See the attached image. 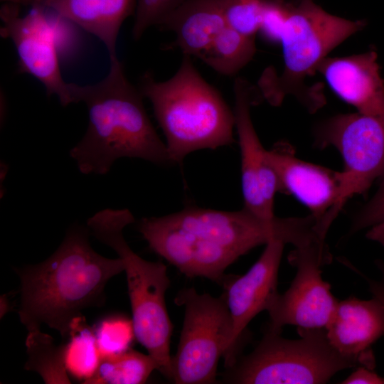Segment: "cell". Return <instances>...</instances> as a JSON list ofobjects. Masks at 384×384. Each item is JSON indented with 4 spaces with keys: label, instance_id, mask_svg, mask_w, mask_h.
Segmentation results:
<instances>
[{
    "label": "cell",
    "instance_id": "1",
    "mask_svg": "<svg viewBox=\"0 0 384 384\" xmlns=\"http://www.w3.org/2000/svg\"><path fill=\"white\" fill-rule=\"evenodd\" d=\"M316 220L306 217H260L242 208L224 211L186 208L143 218L138 229L149 247L188 277L223 284L225 270L252 249L271 241L306 245L316 238Z\"/></svg>",
    "mask_w": 384,
    "mask_h": 384
},
{
    "label": "cell",
    "instance_id": "2",
    "mask_svg": "<svg viewBox=\"0 0 384 384\" xmlns=\"http://www.w3.org/2000/svg\"><path fill=\"white\" fill-rule=\"evenodd\" d=\"M89 233L84 227H70L48 259L17 270L18 315L28 331L46 324L68 337L71 324L83 309L104 305L105 286L124 272V264L119 257L110 259L95 252Z\"/></svg>",
    "mask_w": 384,
    "mask_h": 384
},
{
    "label": "cell",
    "instance_id": "3",
    "mask_svg": "<svg viewBox=\"0 0 384 384\" xmlns=\"http://www.w3.org/2000/svg\"><path fill=\"white\" fill-rule=\"evenodd\" d=\"M73 103L84 102L89 117L82 139L70 155L84 174L105 175L120 158L172 164L143 103L144 96L127 79L118 58L95 84L69 83Z\"/></svg>",
    "mask_w": 384,
    "mask_h": 384
},
{
    "label": "cell",
    "instance_id": "4",
    "mask_svg": "<svg viewBox=\"0 0 384 384\" xmlns=\"http://www.w3.org/2000/svg\"><path fill=\"white\" fill-rule=\"evenodd\" d=\"M191 56L183 55L175 74L157 81L150 72L139 90L153 107L172 164L191 153L233 144L235 114L218 91L201 76Z\"/></svg>",
    "mask_w": 384,
    "mask_h": 384
},
{
    "label": "cell",
    "instance_id": "5",
    "mask_svg": "<svg viewBox=\"0 0 384 384\" xmlns=\"http://www.w3.org/2000/svg\"><path fill=\"white\" fill-rule=\"evenodd\" d=\"M364 21H351L330 14L314 0L287 2V15L279 43L282 46L284 67L281 74L264 73L258 82L262 99L279 105L292 95L311 113L326 102L319 85H306L327 54L348 37L361 31Z\"/></svg>",
    "mask_w": 384,
    "mask_h": 384
},
{
    "label": "cell",
    "instance_id": "6",
    "mask_svg": "<svg viewBox=\"0 0 384 384\" xmlns=\"http://www.w3.org/2000/svg\"><path fill=\"white\" fill-rule=\"evenodd\" d=\"M134 221L128 209L107 208L90 217L87 225L96 239L114 250L122 260L134 338L154 359L157 370L171 380L173 325L165 302L170 280L164 263L142 258L125 240L123 230Z\"/></svg>",
    "mask_w": 384,
    "mask_h": 384
},
{
    "label": "cell",
    "instance_id": "7",
    "mask_svg": "<svg viewBox=\"0 0 384 384\" xmlns=\"http://www.w3.org/2000/svg\"><path fill=\"white\" fill-rule=\"evenodd\" d=\"M298 339L264 331L247 355L238 357L222 373L224 383L321 384L338 372L361 365L340 353L329 342L325 329L297 328Z\"/></svg>",
    "mask_w": 384,
    "mask_h": 384
},
{
    "label": "cell",
    "instance_id": "8",
    "mask_svg": "<svg viewBox=\"0 0 384 384\" xmlns=\"http://www.w3.org/2000/svg\"><path fill=\"white\" fill-rule=\"evenodd\" d=\"M174 302L183 306L184 319L177 351L171 360V381L210 384L217 381L219 360L230 346L233 323L226 297L180 290Z\"/></svg>",
    "mask_w": 384,
    "mask_h": 384
},
{
    "label": "cell",
    "instance_id": "9",
    "mask_svg": "<svg viewBox=\"0 0 384 384\" xmlns=\"http://www.w3.org/2000/svg\"><path fill=\"white\" fill-rule=\"evenodd\" d=\"M314 144L334 146L344 162L337 204L340 213L352 196L366 192L384 175V114H341L319 122L314 129Z\"/></svg>",
    "mask_w": 384,
    "mask_h": 384
},
{
    "label": "cell",
    "instance_id": "10",
    "mask_svg": "<svg viewBox=\"0 0 384 384\" xmlns=\"http://www.w3.org/2000/svg\"><path fill=\"white\" fill-rule=\"evenodd\" d=\"M288 260L297 274L289 289L283 294L278 292L267 304L270 321L266 329L277 333H282L287 325L325 329L338 302L330 284L321 277V267L331 260L326 242L296 247Z\"/></svg>",
    "mask_w": 384,
    "mask_h": 384
},
{
    "label": "cell",
    "instance_id": "11",
    "mask_svg": "<svg viewBox=\"0 0 384 384\" xmlns=\"http://www.w3.org/2000/svg\"><path fill=\"white\" fill-rule=\"evenodd\" d=\"M26 6L31 9L23 15L19 4L4 3L0 10L1 35L14 43L20 73L35 77L48 95L57 96L61 105L67 106L73 101L69 83L60 73L53 11L38 4Z\"/></svg>",
    "mask_w": 384,
    "mask_h": 384
},
{
    "label": "cell",
    "instance_id": "12",
    "mask_svg": "<svg viewBox=\"0 0 384 384\" xmlns=\"http://www.w3.org/2000/svg\"><path fill=\"white\" fill-rule=\"evenodd\" d=\"M235 127L241 157V183L244 206L255 215L274 217V200L282 192L277 175L270 164L252 124L250 109L262 100L257 87L237 77L233 83Z\"/></svg>",
    "mask_w": 384,
    "mask_h": 384
},
{
    "label": "cell",
    "instance_id": "13",
    "mask_svg": "<svg viewBox=\"0 0 384 384\" xmlns=\"http://www.w3.org/2000/svg\"><path fill=\"white\" fill-rule=\"evenodd\" d=\"M279 178L282 192L294 196L316 220V231L327 234L336 216L341 188V172L303 161L292 145L279 142L267 150Z\"/></svg>",
    "mask_w": 384,
    "mask_h": 384
},
{
    "label": "cell",
    "instance_id": "14",
    "mask_svg": "<svg viewBox=\"0 0 384 384\" xmlns=\"http://www.w3.org/2000/svg\"><path fill=\"white\" fill-rule=\"evenodd\" d=\"M285 244L271 241L250 270L242 276L228 275L223 286L233 323L229 351L225 359V368L238 357L239 346L247 325L278 293V272Z\"/></svg>",
    "mask_w": 384,
    "mask_h": 384
},
{
    "label": "cell",
    "instance_id": "15",
    "mask_svg": "<svg viewBox=\"0 0 384 384\" xmlns=\"http://www.w3.org/2000/svg\"><path fill=\"white\" fill-rule=\"evenodd\" d=\"M368 282L373 298L361 300L351 297L338 301L325 329L329 342L340 353L373 369L375 361L370 348L384 335V272L381 280Z\"/></svg>",
    "mask_w": 384,
    "mask_h": 384
},
{
    "label": "cell",
    "instance_id": "16",
    "mask_svg": "<svg viewBox=\"0 0 384 384\" xmlns=\"http://www.w3.org/2000/svg\"><path fill=\"white\" fill-rule=\"evenodd\" d=\"M316 71L340 98L358 112L384 114V80L375 50L345 57H326Z\"/></svg>",
    "mask_w": 384,
    "mask_h": 384
},
{
    "label": "cell",
    "instance_id": "17",
    "mask_svg": "<svg viewBox=\"0 0 384 384\" xmlns=\"http://www.w3.org/2000/svg\"><path fill=\"white\" fill-rule=\"evenodd\" d=\"M22 6L38 4L95 36L105 46L110 60L118 58L116 45L124 20L135 14L137 0H1Z\"/></svg>",
    "mask_w": 384,
    "mask_h": 384
},
{
    "label": "cell",
    "instance_id": "18",
    "mask_svg": "<svg viewBox=\"0 0 384 384\" xmlns=\"http://www.w3.org/2000/svg\"><path fill=\"white\" fill-rule=\"evenodd\" d=\"M227 26L223 0H186L159 28L173 32L183 55H199Z\"/></svg>",
    "mask_w": 384,
    "mask_h": 384
},
{
    "label": "cell",
    "instance_id": "19",
    "mask_svg": "<svg viewBox=\"0 0 384 384\" xmlns=\"http://www.w3.org/2000/svg\"><path fill=\"white\" fill-rule=\"evenodd\" d=\"M255 52V37L227 25L198 58L217 73L233 76L253 58Z\"/></svg>",
    "mask_w": 384,
    "mask_h": 384
},
{
    "label": "cell",
    "instance_id": "20",
    "mask_svg": "<svg viewBox=\"0 0 384 384\" xmlns=\"http://www.w3.org/2000/svg\"><path fill=\"white\" fill-rule=\"evenodd\" d=\"M27 370L38 373L46 384H70L64 345L57 346L48 334L38 330L28 331L26 338Z\"/></svg>",
    "mask_w": 384,
    "mask_h": 384
},
{
    "label": "cell",
    "instance_id": "21",
    "mask_svg": "<svg viewBox=\"0 0 384 384\" xmlns=\"http://www.w3.org/2000/svg\"><path fill=\"white\" fill-rule=\"evenodd\" d=\"M154 370L157 363L149 353L129 348L102 357L95 375L85 384H142Z\"/></svg>",
    "mask_w": 384,
    "mask_h": 384
},
{
    "label": "cell",
    "instance_id": "22",
    "mask_svg": "<svg viewBox=\"0 0 384 384\" xmlns=\"http://www.w3.org/2000/svg\"><path fill=\"white\" fill-rule=\"evenodd\" d=\"M68 336L64 345L68 372L85 383L95 375L102 360L95 331L80 316L71 324Z\"/></svg>",
    "mask_w": 384,
    "mask_h": 384
},
{
    "label": "cell",
    "instance_id": "23",
    "mask_svg": "<svg viewBox=\"0 0 384 384\" xmlns=\"http://www.w3.org/2000/svg\"><path fill=\"white\" fill-rule=\"evenodd\" d=\"M274 0H223L227 25L250 37L259 32L265 11Z\"/></svg>",
    "mask_w": 384,
    "mask_h": 384
},
{
    "label": "cell",
    "instance_id": "24",
    "mask_svg": "<svg viewBox=\"0 0 384 384\" xmlns=\"http://www.w3.org/2000/svg\"><path fill=\"white\" fill-rule=\"evenodd\" d=\"M94 331L102 358L129 349L134 337L132 320L118 316L105 318Z\"/></svg>",
    "mask_w": 384,
    "mask_h": 384
},
{
    "label": "cell",
    "instance_id": "25",
    "mask_svg": "<svg viewBox=\"0 0 384 384\" xmlns=\"http://www.w3.org/2000/svg\"><path fill=\"white\" fill-rule=\"evenodd\" d=\"M186 0H137L132 36L141 38L151 26L160 27L166 18Z\"/></svg>",
    "mask_w": 384,
    "mask_h": 384
},
{
    "label": "cell",
    "instance_id": "26",
    "mask_svg": "<svg viewBox=\"0 0 384 384\" xmlns=\"http://www.w3.org/2000/svg\"><path fill=\"white\" fill-rule=\"evenodd\" d=\"M384 222V178L373 198L354 215L349 234Z\"/></svg>",
    "mask_w": 384,
    "mask_h": 384
},
{
    "label": "cell",
    "instance_id": "27",
    "mask_svg": "<svg viewBox=\"0 0 384 384\" xmlns=\"http://www.w3.org/2000/svg\"><path fill=\"white\" fill-rule=\"evenodd\" d=\"M287 15V2L274 0L269 4L258 33L270 43L279 42L281 32Z\"/></svg>",
    "mask_w": 384,
    "mask_h": 384
},
{
    "label": "cell",
    "instance_id": "28",
    "mask_svg": "<svg viewBox=\"0 0 384 384\" xmlns=\"http://www.w3.org/2000/svg\"><path fill=\"white\" fill-rule=\"evenodd\" d=\"M342 384H384V377H381L371 369L365 366L358 367Z\"/></svg>",
    "mask_w": 384,
    "mask_h": 384
},
{
    "label": "cell",
    "instance_id": "29",
    "mask_svg": "<svg viewBox=\"0 0 384 384\" xmlns=\"http://www.w3.org/2000/svg\"><path fill=\"white\" fill-rule=\"evenodd\" d=\"M366 238L377 242L384 248V222L370 227L366 233Z\"/></svg>",
    "mask_w": 384,
    "mask_h": 384
},
{
    "label": "cell",
    "instance_id": "30",
    "mask_svg": "<svg viewBox=\"0 0 384 384\" xmlns=\"http://www.w3.org/2000/svg\"><path fill=\"white\" fill-rule=\"evenodd\" d=\"M9 299L6 295L1 297V318L9 311Z\"/></svg>",
    "mask_w": 384,
    "mask_h": 384
}]
</instances>
